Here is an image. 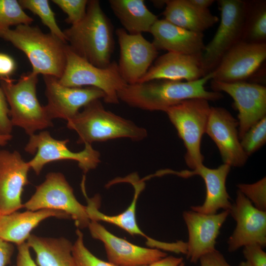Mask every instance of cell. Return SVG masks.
Here are the masks:
<instances>
[{
	"label": "cell",
	"mask_w": 266,
	"mask_h": 266,
	"mask_svg": "<svg viewBox=\"0 0 266 266\" xmlns=\"http://www.w3.org/2000/svg\"><path fill=\"white\" fill-rule=\"evenodd\" d=\"M212 79L210 72L192 81L156 80L128 84L119 92L118 97L128 105L148 111H163L184 100L203 99L215 101L223 96L220 93L208 91L205 85Z\"/></svg>",
	"instance_id": "1"
},
{
	"label": "cell",
	"mask_w": 266,
	"mask_h": 266,
	"mask_svg": "<svg viewBox=\"0 0 266 266\" xmlns=\"http://www.w3.org/2000/svg\"></svg>",
	"instance_id": "45"
},
{
	"label": "cell",
	"mask_w": 266,
	"mask_h": 266,
	"mask_svg": "<svg viewBox=\"0 0 266 266\" xmlns=\"http://www.w3.org/2000/svg\"><path fill=\"white\" fill-rule=\"evenodd\" d=\"M63 33L70 49L90 64L104 68L111 63L114 47L113 27L99 0H88L83 19Z\"/></svg>",
	"instance_id": "2"
},
{
	"label": "cell",
	"mask_w": 266,
	"mask_h": 266,
	"mask_svg": "<svg viewBox=\"0 0 266 266\" xmlns=\"http://www.w3.org/2000/svg\"><path fill=\"white\" fill-rule=\"evenodd\" d=\"M266 59V43L240 40L223 56L212 71L211 80L232 83L244 81Z\"/></svg>",
	"instance_id": "12"
},
{
	"label": "cell",
	"mask_w": 266,
	"mask_h": 266,
	"mask_svg": "<svg viewBox=\"0 0 266 266\" xmlns=\"http://www.w3.org/2000/svg\"><path fill=\"white\" fill-rule=\"evenodd\" d=\"M13 135H0V147H3L7 145L8 142L11 140Z\"/></svg>",
	"instance_id": "43"
},
{
	"label": "cell",
	"mask_w": 266,
	"mask_h": 266,
	"mask_svg": "<svg viewBox=\"0 0 266 266\" xmlns=\"http://www.w3.org/2000/svg\"><path fill=\"white\" fill-rule=\"evenodd\" d=\"M18 1L23 9L29 10L38 16L42 23L50 30L51 33L67 43L63 31L56 22L55 13L51 8L48 0H19Z\"/></svg>",
	"instance_id": "29"
},
{
	"label": "cell",
	"mask_w": 266,
	"mask_h": 266,
	"mask_svg": "<svg viewBox=\"0 0 266 266\" xmlns=\"http://www.w3.org/2000/svg\"><path fill=\"white\" fill-rule=\"evenodd\" d=\"M229 214V210L213 214L193 210L183 212L188 232L186 255L190 262L196 263L202 256L216 250V239Z\"/></svg>",
	"instance_id": "18"
},
{
	"label": "cell",
	"mask_w": 266,
	"mask_h": 266,
	"mask_svg": "<svg viewBox=\"0 0 266 266\" xmlns=\"http://www.w3.org/2000/svg\"><path fill=\"white\" fill-rule=\"evenodd\" d=\"M238 191L245 196L257 209L266 210V178L253 184L240 183L237 185Z\"/></svg>",
	"instance_id": "33"
},
{
	"label": "cell",
	"mask_w": 266,
	"mask_h": 266,
	"mask_svg": "<svg viewBox=\"0 0 266 266\" xmlns=\"http://www.w3.org/2000/svg\"><path fill=\"white\" fill-rule=\"evenodd\" d=\"M165 5L164 19L190 31L203 33L219 20L209 9L198 8L188 0H165Z\"/></svg>",
	"instance_id": "25"
},
{
	"label": "cell",
	"mask_w": 266,
	"mask_h": 266,
	"mask_svg": "<svg viewBox=\"0 0 266 266\" xmlns=\"http://www.w3.org/2000/svg\"><path fill=\"white\" fill-rule=\"evenodd\" d=\"M184 259L182 257L172 256H166L151 264L143 266H185Z\"/></svg>",
	"instance_id": "41"
},
{
	"label": "cell",
	"mask_w": 266,
	"mask_h": 266,
	"mask_svg": "<svg viewBox=\"0 0 266 266\" xmlns=\"http://www.w3.org/2000/svg\"><path fill=\"white\" fill-rule=\"evenodd\" d=\"M206 74L201 56L167 52L156 58L138 83L156 80L192 81Z\"/></svg>",
	"instance_id": "21"
},
{
	"label": "cell",
	"mask_w": 266,
	"mask_h": 266,
	"mask_svg": "<svg viewBox=\"0 0 266 266\" xmlns=\"http://www.w3.org/2000/svg\"><path fill=\"white\" fill-rule=\"evenodd\" d=\"M230 214L236 223L228 241V250L233 252L241 247L258 244L266 245V211L256 208L238 190Z\"/></svg>",
	"instance_id": "15"
},
{
	"label": "cell",
	"mask_w": 266,
	"mask_h": 266,
	"mask_svg": "<svg viewBox=\"0 0 266 266\" xmlns=\"http://www.w3.org/2000/svg\"><path fill=\"white\" fill-rule=\"evenodd\" d=\"M266 5L265 1L248 4L241 40L252 43L266 42Z\"/></svg>",
	"instance_id": "28"
},
{
	"label": "cell",
	"mask_w": 266,
	"mask_h": 266,
	"mask_svg": "<svg viewBox=\"0 0 266 266\" xmlns=\"http://www.w3.org/2000/svg\"><path fill=\"white\" fill-rule=\"evenodd\" d=\"M76 233L77 238L72 245V254L77 266H117L96 257L85 246L83 234L79 229Z\"/></svg>",
	"instance_id": "32"
},
{
	"label": "cell",
	"mask_w": 266,
	"mask_h": 266,
	"mask_svg": "<svg viewBox=\"0 0 266 266\" xmlns=\"http://www.w3.org/2000/svg\"><path fill=\"white\" fill-rule=\"evenodd\" d=\"M210 109L208 100L193 99L184 100L165 111L183 141L186 149L185 161L193 170L203 164L204 157L200 144Z\"/></svg>",
	"instance_id": "7"
},
{
	"label": "cell",
	"mask_w": 266,
	"mask_h": 266,
	"mask_svg": "<svg viewBox=\"0 0 266 266\" xmlns=\"http://www.w3.org/2000/svg\"><path fill=\"white\" fill-rule=\"evenodd\" d=\"M68 142V139L58 140L53 138L46 131L30 135L24 148L29 154H35L28 162L30 168L39 175L47 164L63 160L76 161L85 174L96 168L100 162V154L93 148L92 144L85 143L83 150L74 152L67 147Z\"/></svg>",
	"instance_id": "10"
},
{
	"label": "cell",
	"mask_w": 266,
	"mask_h": 266,
	"mask_svg": "<svg viewBox=\"0 0 266 266\" xmlns=\"http://www.w3.org/2000/svg\"><path fill=\"white\" fill-rule=\"evenodd\" d=\"M38 75L30 72L15 81L10 77L0 78V87L6 99L13 126L23 129L29 136L38 130L52 127L44 106L36 96Z\"/></svg>",
	"instance_id": "5"
},
{
	"label": "cell",
	"mask_w": 266,
	"mask_h": 266,
	"mask_svg": "<svg viewBox=\"0 0 266 266\" xmlns=\"http://www.w3.org/2000/svg\"><path fill=\"white\" fill-rule=\"evenodd\" d=\"M30 169L19 152L0 150V214L24 208L21 196Z\"/></svg>",
	"instance_id": "17"
},
{
	"label": "cell",
	"mask_w": 266,
	"mask_h": 266,
	"mask_svg": "<svg viewBox=\"0 0 266 266\" xmlns=\"http://www.w3.org/2000/svg\"><path fill=\"white\" fill-rule=\"evenodd\" d=\"M199 261L200 266H232L216 249L201 257Z\"/></svg>",
	"instance_id": "37"
},
{
	"label": "cell",
	"mask_w": 266,
	"mask_h": 266,
	"mask_svg": "<svg viewBox=\"0 0 266 266\" xmlns=\"http://www.w3.org/2000/svg\"><path fill=\"white\" fill-rule=\"evenodd\" d=\"M67 15L66 22L71 25L81 21L86 13L87 0H52Z\"/></svg>",
	"instance_id": "34"
},
{
	"label": "cell",
	"mask_w": 266,
	"mask_h": 266,
	"mask_svg": "<svg viewBox=\"0 0 266 266\" xmlns=\"http://www.w3.org/2000/svg\"><path fill=\"white\" fill-rule=\"evenodd\" d=\"M14 250L13 245L0 237V266H6L10 263Z\"/></svg>",
	"instance_id": "40"
},
{
	"label": "cell",
	"mask_w": 266,
	"mask_h": 266,
	"mask_svg": "<svg viewBox=\"0 0 266 266\" xmlns=\"http://www.w3.org/2000/svg\"><path fill=\"white\" fill-rule=\"evenodd\" d=\"M13 127L9 117L8 104L0 87V135H11Z\"/></svg>",
	"instance_id": "36"
},
{
	"label": "cell",
	"mask_w": 266,
	"mask_h": 266,
	"mask_svg": "<svg viewBox=\"0 0 266 266\" xmlns=\"http://www.w3.org/2000/svg\"><path fill=\"white\" fill-rule=\"evenodd\" d=\"M0 37L23 52L35 74L58 79L66 65V43L52 33H45L36 26L22 24L0 33Z\"/></svg>",
	"instance_id": "3"
},
{
	"label": "cell",
	"mask_w": 266,
	"mask_h": 266,
	"mask_svg": "<svg viewBox=\"0 0 266 266\" xmlns=\"http://www.w3.org/2000/svg\"><path fill=\"white\" fill-rule=\"evenodd\" d=\"M88 228L92 236L104 244L109 262L117 266H143L167 256L161 250L144 248L118 237L98 222L91 221Z\"/></svg>",
	"instance_id": "20"
},
{
	"label": "cell",
	"mask_w": 266,
	"mask_h": 266,
	"mask_svg": "<svg viewBox=\"0 0 266 266\" xmlns=\"http://www.w3.org/2000/svg\"><path fill=\"white\" fill-rule=\"evenodd\" d=\"M221 20L212 40L205 45L201 56L206 74L213 71L224 55L241 40L248 2L241 0H220Z\"/></svg>",
	"instance_id": "9"
},
{
	"label": "cell",
	"mask_w": 266,
	"mask_h": 266,
	"mask_svg": "<svg viewBox=\"0 0 266 266\" xmlns=\"http://www.w3.org/2000/svg\"><path fill=\"white\" fill-rule=\"evenodd\" d=\"M43 79L47 99L44 108L51 120L58 118L67 121L75 116L81 107L105 97L101 90L94 87L65 86L52 76L43 75Z\"/></svg>",
	"instance_id": "13"
},
{
	"label": "cell",
	"mask_w": 266,
	"mask_h": 266,
	"mask_svg": "<svg viewBox=\"0 0 266 266\" xmlns=\"http://www.w3.org/2000/svg\"><path fill=\"white\" fill-rule=\"evenodd\" d=\"M23 206L31 211L44 209L62 211L74 221L78 229L88 227L91 221L86 206L77 200L72 188L61 172L48 173L45 180L36 187L34 194L23 204Z\"/></svg>",
	"instance_id": "8"
},
{
	"label": "cell",
	"mask_w": 266,
	"mask_h": 266,
	"mask_svg": "<svg viewBox=\"0 0 266 266\" xmlns=\"http://www.w3.org/2000/svg\"><path fill=\"white\" fill-rule=\"evenodd\" d=\"M59 82L69 87H94L105 95L103 100L110 104H118V94L128 84L122 77L118 64L111 62L107 67L101 68L93 65L66 47V65Z\"/></svg>",
	"instance_id": "6"
},
{
	"label": "cell",
	"mask_w": 266,
	"mask_h": 266,
	"mask_svg": "<svg viewBox=\"0 0 266 266\" xmlns=\"http://www.w3.org/2000/svg\"><path fill=\"white\" fill-rule=\"evenodd\" d=\"M263 247L258 244H250L244 246L243 254L252 266H266V253Z\"/></svg>",
	"instance_id": "35"
},
{
	"label": "cell",
	"mask_w": 266,
	"mask_h": 266,
	"mask_svg": "<svg viewBox=\"0 0 266 266\" xmlns=\"http://www.w3.org/2000/svg\"><path fill=\"white\" fill-rule=\"evenodd\" d=\"M193 6L198 8L206 10L214 2L213 0H188Z\"/></svg>",
	"instance_id": "42"
},
{
	"label": "cell",
	"mask_w": 266,
	"mask_h": 266,
	"mask_svg": "<svg viewBox=\"0 0 266 266\" xmlns=\"http://www.w3.org/2000/svg\"><path fill=\"white\" fill-rule=\"evenodd\" d=\"M81 112L67 121V127L78 135V144L102 142L118 138L140 141L147 135L146 130L132 121L106 110L100 100L83 107Z\"/></svg>",
	"instance_id": "4"
},
{
	"label": "cell",
	"mask_w": 266,
	"mask_h": 266,
	"mask_svg": "<svg viewBox=\"0 0 266 266\" xmlns=\"http://www.w3.org/2000/svg\"><path fill=\"white\" fill-rule=\"evenodd\" d=\"M156 49L179 54L201 56L205 45L203 34L176 26L165 19H158L149 32Z\"/></svg>",
	"instance_id": "23"
},
{
	"label": "cell",
	"mask_w": 266,
	"mask_h": 266,
	"mask_svg": "<svg viewBox=\"0 0 266 266\" xmlns=\"http://www.w3.org/2000/svg\"><path fill=\"white\" fill-rule=\"evenodd\" d=\"M238 122L225 108L211 107L205 133L213 140L224 164L231 166H244L248 156L240 144Z\"/></svg>",
	"instance_id": "16"
},
{
	"label": "cell",
	"mask_w": 266,
	"mask_h": 266,
	"mask_svg": "<svg viewBox=\"0 0 266 266\" xmlns=\"http://www.w3.org/2000/svg\"><path fill=\"white\" fill-rule=\"evenodd\" d=\"M215 92H224L233 100L238 111V136L240 139L250 128L266 117V88L245 81L227 83L212 80Z\"/></svg>",
	"instance_id": "11"
},
{
	"label": "cell",
	"mask_w": 266,
	"mask_h": 266,
	"mask_svg": "<svg viewBox=\"0 0 266 266\" xmlns=\"http://www.w3.org/2000/svg\"><path fill=\"white\" fill-rule=\"evenodd\" d=\"M16 68V64L14 59L7 54L0 53V78L9 77Z\"/></svg>",
	"instance_id": "38"
},
{
	"label": "cell",
	"mask_w": 266,
	"mask_h": 266,
	"mask_svg": "<svg viewBox=\"0 0 266 266\" xmlns=\"http://www.w3.org/2000/svg\"><path fill=\"white\" fill-rule=\"evenodd\" d=\"M130 183L134 187V197L130 206L123 212L113 216L107 215L99 210L100 197L98 195L94 198L88 197L85 189V181L82 180L81 188L87 202L86 209L90 221H103L116 225L132 235H139L146 239V243L150 248L168 251L169 243L153 239L146 235L139 228L135 218L136 205L138 196L145 187L143 180L139 179L136 173H133L125 178L116 180V182Z\"/></svg>",
	"instance_id": "19"
},
{
	"label": "cell",
	"mask_w": 266,
	"mask_h": 266,
	"mask_svg": "<svg viewBox=\"0 0 266 266\" xmlns=\"http://www.w3.org/2000/svg\"><path fill=\"white\" fill-rule=\"evenodd\" d=\"M240 140L242 149L248 156L263 146L266 141V117L251 127Z\"/></svg>",
	"instance_id": "31"
},
{
	"label": "cell",
	"mask_w": 266,
	"mask_h": 266,
	"mask_svg": "<svg viewBox=\"0 0 266 266\" xmlns=\"http://www.w3.org/2000/svg\"><path fill=\"white\" fill-rule=\"evenodd\" d=\"M49 217L68 219L70 216L62 211L49 209L0 214V237L17 245L21 244L27 240L33 229Z\"/></svg>",
	"instance_id": "24"
},
{
	"label": "cell",
	"mask_w": 266,
	"mask_h": 266,
	"mask_svg": "<svg viewBox=\"0 0 266 266\" xmlns=\"http://www.w3.org/2000/svg\"><path fill=\"white\" fill-rule=\"evenodd\" d=\"M120 48L118 66L128 84L138 82L157 58L158 50L142 34H130L123 28L116 30Z\"/></svg>",
	"instance_id": "14"
},
{
	"label": "cell",
	"mask_w": 266,
	"mask_h": 266,
	"mask_svg": "<svg viewBox=\"0 0 266 266\" xmlns=\"http://www.w3.org/2000/svg\"><path fill=\"white\" fill-rule=\"evenodd\" d=\"M33 21L25 12L18 0H0V33L11 26L31 25Z\"/></svg>",
	"instance_id": "30"
},
{
	"label": "cell",
	"mask_w": 266,
	"mask_h": 266,
	"mask_svg": "<svg viewBox=\"0 0 266 266\" xmlns=\"http://www.w3.org/2000/svg\"><path fill=\"white\" fill-rule=\"evenodd\" d=\"M231 166L223 164L216 168H210L203 164L192 170L177 172L176 175L187 178L200 175L204 180L206 197L201 205L191 206L192 210L205 214L217 213L220 209L230 210L232 204L226 187V179Z\"/></svg>",
	"instance_id": "22"
},
{
	"label": "cell",
	"mask_w": 266,
	"mask_h": 266,
	"mask_svg": "<svg viewBox=\"0 0 266 266\" xmlns=\"http://www.w3.org/2000/svg\"><path fill=\"white\" fill-rule=\"evenodd\" d=\"M27 242L34 251L39 266H77L72 254L73 244L65 237L31 234Z\"/></svg>",
	"instance_id": "27"
},
{
	"label": "cell",
	"mask_w": 266,
	"mask_h": 266,
	"mask_svg": "<svg viewBox=\"0 0 266 266\" xmlns=\"http://www.w3.org/2000/svg\"><path fill=\"white\" fill-rule=\"evenodd\" d=\"M17 248L16 266H37L31 257L27 242L18 245Z\"/></svg>",
	"instance_id": "39"
},
{
	"label": "cell",
	"mask_w": 266,
	"mask_h": 266,
	"mask_svg": "<svg viewBox=\"0 0 266 266\" xmlns=\"http://www.w3.org/2000/svg\"><path fill=\"white\" fill-rule=\"evenodd\" d=\"M108 2L123 29L130 34L149 33L158 20L143 0H109Z\"/></svg>",
	"instance_id": "26"
},
{
	"label": "cell",
	"mask_w": 266,
	"mask_h": 266,
	"mask_svg": "<svg viewBox=\"0 0 266 266\" xmlns=\"http://www.w3.org/2000/svg\"><path fill=\"white\" fill-rule=\"evenodd\" d=\"M238 266H252L249 263L246 261L241 262Z\"/></svg>",
	"instance_id": "44"
}]
</instances>
